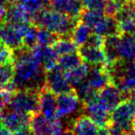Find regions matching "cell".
Here are the masks:
<instances>
[{"mask_svg":"<svg viewBox=\"0 0 135 135\" xmlns=\"http://www.w3.org/2000/svg\"><path fill=\"white\" fill-rule=\"evenodd\" d=\"M14 75L12 82L18 89H41L45 85L46 71L34 57L31 49L22 46L13 51Z\"/></svg>","mask_w":135,"mask_h":135,"instance_id":"1","label":"cell"},{"mask_svg":"<svg viewBox=\"0 0 135 135\" xmlns=\"http://www.w3.org/2000/svg\"><path fill=\"white\" fill-rule=\"evenodd\" d=\"M78 18L56 11L51 7H45L41 12L34 15L31 23L52 31L58 36H71Z\"/></svg>","mask_w":135,"mask_h":135,"instance_id":"2","label":"cell"},{"mask_svg":"<svg viewBox=\"0 0 135 135\" xmlns=\"http://www.w3.org/2000/svg\"><path fill=\"white\" fill-rule=\"evenodd\" d=\"M107 67L110 83L119 89L123 100L127 99L129 91L135 86V62L119 59Z\"/></svg>","mask_w":135,"mask_h":135,"instance_id":"3","label":"cell"},{"mask_svg":"<svg viewBox=\"0 0 135 135\" xmlns=\"http://www.w3.org/2000/svg\"><path fill=\"white\" fill-rule=\"evenodd\" d=\"M7 106L9 109L18 110L31 116L41 113L40 89H18L15 92Z\"/></svg>","mask_w":135,"mask_h":135,"instance_id":"4","label":"cell"},{"mask_svg":"<svg viewBox=\"0 0 135 135\" xmlns=\"http://www.w3.org/2000/svg\"><path fill=\"white\" fill-rule=\"evenodd\" d=\"M109 121L119 125L127 135L135 130V107L132 100H122L109 113Z\"/></svg>","mask_w":135,"mask_h":135,"instance_id":"5","label":"cell"},{"mask_svg":"<svg viewBox=\"0 0 135 135\" xmlns=\"http://www.w3.org/2000/svg\"><path fill=\"white\" fill-rule=\"evenodd\" d=\"M30 22L4 21L0 25V41L15 51L23 46V37Z\"/></svg>","mask_w":135,"mask_h":135,"instance_id":"6","label":"cell"},{"mask_svg":"<svg viewBox=\"0 0 135 135\" xmlns=\"http://www.w3.org/2000/svg\"><path fill=\"white\" fill-rule=\"evenodd\" d=\"M30 127L34 135H62L64 132L60 119L50 120L41 113L31 116Z\"/></svg>","mask_w":135,"mask_h":135,"instance_id":"7","label":"cell"},{"mask_svg":"<svg viewBox=\"0 0 135 135\" xmlns=\"http://www.w3.org/2000/svg\"><path fill=\"white\" fill-rule=\"evenodd\" d=\"M119 26V33H132L135 28V2L127 0L114 16Z\"/></svg>","mask_w":135,"mask_h":135,"instance_id":"8","label":"cell"},{"mask_svg":"<svg viewBox=\"0 0 135 135\" xmlns=\"http://www.w3.org/2000/svg\"><path fill=\"white\" fill-rule=\"evenodd\" d=\"M45 86L54 92L55 95L62 94L73 89L66 78L65 72L62 71L58 65L46 71Z\"/></svg>","mask_w":135,"mask_h":135,"instance_id":"9","label":"cell"},{"mask_svg":"<svg viewBox=\"0 0 135 135\" xmlns=\"http://www.w3.org/2000/svg\"><path fill=\"white\" fill-rule=\"evenodd\" d=\"M83 107L75 89L57 95V117L66 118Z\"/></svg>","mask_w":135,"mask_h":135,"instance_id":"10","label":"cell"},{"mask_svg":"<svg viewBox=\"0 0 135 135\" xmlns=\"http://www.w3.org/2000/svg\"><path fill=\"white\" fill-rule=\"evenodd\" d=\"M31 115L21 111L7 109L2 113V125L10 133L30 127Z\"/></svg>","mask_w":135,"mask_h":135,"instance_id":"11","label":"cell"},{"mask_svg":"<svg viewBox=\"0 0 135 135\" xmlns=\"http://www.w3.org/2000/svg\"><path fill=\"white\" fill-rule=\"evenodd\" d=\"M40 108L41 114L50 120L57 117V95L47 88L45 85L40 89Z\"/></svg>","mask_w":135,"mask_h":135,"instance_id":"12","label":"cell"},{"mask_svg":"<svg viewBox=\"0 0 135 135\" xmlns=\"http://www.w3.org/2000/svg\"><path fill=\"white\" fill-rule=\"evenodd\" d=\"M98 99L108 112H111L123 100L119 89L109 83L98 92Z\"/></svg>","mask_w":135,"mask_h":135,"instance_id":"13","label":"cell"},{"mask_svg":"<svg viewBox=\"0 0 135 135\" xmlns=\"http://www.w3.org/2000/svg\"><path fill=\"white\" fill-rule=\"evenodd\" d=\"M87 83L95 90L99 91L110 83L109 75L106 64H96L89 67L86 78Z\"/></svg>","mask_w":135,"mask_h":135,"instance_id":"14","label":"cell"},{"mask_svg":"<svg viewBox=\"0 0 135 135\" xmlns=\"http://www.w3.org/2000/svg\"><path fill=\"white\" fill-rule=\"evenodd\" d=\"M78 54L80 55L82 61L89 65L96 64H106V57L102 47L95 46L88 43L79 46Z\"/></svg>","mask_w":135,"mask_h":135,"instance_id":"15","label":"cell"},{"mask_svg":"<svg viewBox=\"0 0 135 135\" xmlns=\"http://www.w3.org/2000/svg\"><path fill=\"white\" fill-rule=\"evenodd\" d=\"M48 6L54 10L76 18H79L84 8L82 0H48Z\"/></svg>","mask_w":135,"mask_h":135,"instance_id":"16","label":"cell"},{"mask_svg":"<svg viewBox=\"0 0 135 135\" xmlns=\"http://www.w3.org/2000/svg\"><path fill=\"white\" fill-rule=\"evenodd\" d=\"M31 52L34 57L42 64L45 71H48L57 65L59 56L51 46H41L37 44L31 48Z\"/></svg>","mask_w":135,"mask_h":135,"instance_id":"17","label":"cell"},{"mask_svg":"<svg viewBox=\"0 0 135 135\" xmlns=\"http://www.w3.org/2000/svg\"><path fill=\"white\" fill-rule=\"evenodd\" d=\"M82 109L85 111V115L91 118L98 127L108 125L109 121V112L99 103L98 99L89 104L83 105Z\"/></svg>","mask_w":135,"mask_h":135,"instance_id":"18","label":"cell"},{"mask_svg":"<svg viewBox=\"0 0 135 135\" xmlns=\"http://www.w3.org/2000/svg\"><path fill=\"white\" fill-rule=\"evenodd\" d=\"M71 129L75 135H97L98 126L85 114H81L71 123Z\"/></svg>","mask_w":135,"mask_h":135,"instance_id":"19","label":"cell"},{"mask_svg":"<svg viewBox=\"0 0 135 135\" xmlns=\"http://www.w3.org/2000/svg\"><path fill=\"white\" fill-rule=\"evenodd\" d=\"M119 58L121 60L135 62V37L131 33H122L119 36Z\"/></svg>","mask_w":135,"mask_h":135,"instance_id":"20","label":"cell"},{"mask_svg":"<svg viewBox=\"0 0 135 135\" xmlns=\"http://www.w3.org/2000/svg\"><path fill=\"white\" fill-rule=\"evenodd\" d=\"M119 36H120V34L104 37L102 49H103L104 54H105L106 57L107 65H110V64H114L116 61L119 59V52H118Z\"/></svg>","mask_w":135,"mask_h":135,"instance_id":"21","label":"cell"},{"mask_svg":"<svg viewBox=\"0 0 135 135\" xmlns=\"http://www.w3.org/2000/svg\"><path fill=\"white\" fill-rule=\"evenodd\" d=\"M92 30L94 33L102 36V37L120 34L115 18L111 16H107V15H105L98 22V24L92 28Z\"/></svg>","mask_w":135,"mask_h":135,"instance_id":"22","label":"cell"},{"mask_svg":"<svg viewBox=\"0 0 135 135\" xmlns=\"http://www.w3.org/2000/svg\"><path fill=\"white\" fill-rule=\"evenodd\" d=\"M4 21L8 22H30L31 16L27 12L21 4H8L6 7V16Z\"/></svg>","mask_w":135,"mask_h":135,"instance_id":"23","label":"cell"},{"mask_svg":"<svg viewBox=\"0 0 135 135\" xmlns=\"http://www.w3.org/2000/svg\"><path fill=\"white\" fill-rule=\"evenodd\" d=\"M88 71L89 66L87 65V64L83 62L81 64H79L75 68L70 70V71L65 72L66 78H67L68 82L70 83L71 86L73 87V89H75L77 85L86 80Z\"/></svg>","mask_w":135,"mask_h":135,"instance_id":"24","label":"cell"},{"mask_svg":"<svg viewBox=\"0 0 135 135\" xmlns=\"http://www.w3.org/2000/svg\"><path fill=\"white\" fill-rule=\"evenodd\" d=\"M51 47L58 56L75 52L77 51V45L74 42L70 36H60Z\"/></svg>","mask_w":135,"mask_h":135,"instance_id":"25","label":"cell"},{"mask_svg":"<svg viewBox=\"0 0 135 135\" xmlns=\"http://www.w3.org/2000/svg\"><path fill=\"white\" fill-rule=\"evenodd\" d=\"M91 28L87 25H85L84 22L79 21L74 28L73 31L71 33L70 37L74 41V42L77 45V46H82V45L85 44L88 41L89 37L91 36Z\"/></svg>","mask_w":135,"mask_h":135,"instance_id":"26","label":"cell"},{"mask_svg":"<svg viewBox=\"0 0 135 135\" xmlns=\"http://www.w3.org/2000/svg\"><path fill=\"white\" fill-rule=\"evenodd\" d=\"M83 62L80 55L78 52H72V54L61 55L58 58V62H57V65L64 72L70 71V70L74 69L79 64Z\"/></svg>","mask_w":135,"mask_h":135,"instance_id":"27","label":"cell"},{"mask_svg":"<svg viewBox=\"0 0 135 135\" xmlns=\"http://www.w3.org/2000/svg\"><path fill=\"white\" fill-rule=\"evenodd\" d=\"M104 16H105V14H104L103 10L83 8L80 16H79V18L82 22H84L85 25H87L92 30Z\"/></svg>","mask_w":135,"mask_h":135,"instance_id":"28","label":"cell"},{"mask_svg":"<svg viewBox=\"0 0 135 135\" xmlns=\"http://www.w3.org/2000/svg\"><path fill=\"white\" fill-rule=\"evenodd\" d=\"M24 8L27 10V12L31 16V20L34 15L41 12L42 9L47 7L48 6V0H23L22 3Z\"/></svg>","mask_w":135,"mask_h":135,"instance_id":"29","label":"cell"},{"mask_svg":"<svg viewBox=\"0 0 135 135\" xmlns=\"http://www.w3.org/2000/svg\"><path fill=\"white\" fill-rule=\"evenodd\" d=\"M40 28L34 24L30 23L28 30H26L23 37V46L26 48L31 49L38 44V34Z\"/></svg>","mask_w":135,"mask_h":135,"instance_id":"30","label":"cell"},{"mask_svg":"<svg viewBox=\"0 0 135 135\" xmlns=\"http://www.w3.org/2000/svg\"><path fill=\"white\" fill-rule=\"evenodd\" d=\"M14 64L13 62L0 64V91L5 88L13 79Z\"/></svg>","mask_w":135,"mask_h":135,"instance_id":"31","label":"cell"},{"mask_svg":"<svg viewBox=\"0 0 135 135\" xmlns=\"http://www.w3.org/2000/svg\"><path fill=\"white\" fill-rule=\"evenodd\" d=\"M60 36L46 28H40L38 34V44L41 46H52Z\"/></svg>","mask_w":135,"mask_h":135,"instance_id":"32","label":"cell"},{"mask_svg":"<svg viewBox=\"0 0 135 135\" xmlns=\"http://www.w3.org/2000/svg\"><path fill=\"white\" fill-rule=\"evenodd\" d=\"M13 62V50L0 41V64Z\"/></svg>","mask_w":135,"mask_h":135,"instance_id":"33","label":"cell"},{"mask_svg":"<svg viewBox=\"0 0 135 135\" xmlns=\"http://www.w3.org/2000/svg\"><path fill=\"white\" fill-rule=\"evenodd\" d=\"M122 3L123 2H119L116 1V0H108L103 9L104 14L107 15V16L114 17L116 13L119 11V9L120 8Z\"/></svg>","mask_w":135,"mask_h":135,"instance_id":"34","label":"cell"},{"mask_svg":"<svg viewBox=\"0 0 135 135\" xmlns=\"http://www.w3.org/2000/svg\"><path fill=\"white\" fill-rule=\"evenodd\" d=\"M108 0H82L84 8L103 10Z\"/></svg>","mask_w":135,"mask_h":135,"instance_id":"35","label":"cell"},{"mask_svg":"<svg viewBox=\"0 0 135 135\" xmlns=\"http://www.w3.org/2000/svg\"><path fill=\"white\" fill-rule=\"evenodd\" d=\"M12 135H34V133L31 131V129H30V127H28V128L22 129V130L18 131V132H13Z\"/></svg>","mask_w":135,"mask_h":135,"instance_id":"36","label":"cell"},{"mask_svg":"<svg viewBox=\"0 0 135 135\" xmlns=\"http://www.w3.org/2000/svg\"><path fill=\"white\" fill-rule=\"evenodd\" d=\"M97 135H110V132H109V131H108V126L99 127L98 131V134Z\"/></svg>","mask_w":135,"mask_h":135,"instance_id":"37","label":"cell"},{"mask_svg":"<svg viewBox=\"0 0 135 135\" xmlns=\"http://www.w3.org/2000/svg\"><path fill=\"white\" fill-rule=\"evenodd\" d=\"M127 99L132 100V101H135V86L133 88H132L128 93V97H127Z\"/></svg>","mask_w":135,"mask_h":135,"instance_id":"38","label":"cell"},{"mask_svg":"<svg viewBox=\"0 0 135 135\" xmlns=\"http://www.w3.org/2000/svg\"><path fill=\"white\" fill-rule=\"evenodd\" d=\"M6 16V7H0V25L4 22Z\"/></svg>","mask_w":135,"mask_h":135,"instance_id":"39","label":"cell"},{"mask_svg":"<svg viewBox=\"0 0 135 135\" xmlns=\"http://www.w3.org/2000/svg\"><path fill=\"white\" fill-rule=\"evenodd\" d=\"M62 135H75V133L73 132V130H72L71 128H66L65 130L62 132Z\"/></svg>","mask_w":135,"mask_h":135,"instance_id":"40","label":"cell"},{"mask_svg":"<svg viewBox=\"0 0 135 135\" xmlns=\"http://www.w3.org/2000/svg\"><path fill=\"white\" fill-rule=\"evenodd\" d=\"M0 135H11V134L6 128L1 127V128H0Z\"/></svg>","mask_w":135,"mask_h":135,"instance_id":"41","label":"cell"},{"mask_svg":"<svg viewBox=\"0 0 135 135\" xmlns=\"http://www.w3.org/2000/svg\"><path fill=\"white\" fill-rule=\"evenodd\" d=\"M9 4V0H0V7H7Z\"/></svg>","mask_w":135,"mask_h":135,"instance_id":"42","label":"cell"},{"mask_svg":"<svg viewBox=\"0 0 135 135\" xmlns=\"http://www.w3.org/2000/svg\"><path fill=\"white\" fill-rule=\"evenodd\" d=\"M5 106H6L5 102L3 101V99H2L1 97H0V113L4 111V109H5Z\"/></svg>","mask_w":135,"mask_h":135,"instance_id":"43","label":"cell"},{"mask_svg":"<svg viewBox=\"0 0 135 135\" xmlns=\"http://www.w3.org/2000/svg\"><path fill=\"white\" fill-rule=\"evenodd\" d=\"M23 2V0H9L10 4H20Z\"/></svg>","mask_w":135,"mask_h":135,"instance_id":"44","label":"cell"},{"mask_svg":"<svg viewBox=\"0 0 135 135\" xmlns=\"http://www.w3.org/2000/svg\"><path fill=\"white\" fill-rule=\"evenodd\" d=\"M1 127H3V125H2V112L0 113V128Z\"/></svg>","mask_w":135,"mask_h":135,"instance_id":"45","label":"cell"},{"mask_svg":"<svg viewBox=\"0 0 135 135\" xmlns=\"http://www.w3.org/2000/svg\"><path fill=\"white\" fill-rule=\"evenodd\" d=\"M116 1H119V2H125V1H127V0H116Z\"/></svg>","mask_w":135,"mask_h":135,"instance_id":"46","label":"cell"},{"mask_svg":"<svg viewBox=\"0 0 135 135\" xmlns=\"http://www.w3.org/2000/svg\"><path fill=\"white\" fill-rule=\"evenodd\" d=\"M132 35H133L134 37H135V28H134V30H133V31H132Z\"/></svg>","mask_w":135,"mask_h":135,"instance_id":"47","label":"cell"},{"mask_svg":"<svg viewBox=\"0 0 135 135\" xmlns=\"http://www.w3.org/2000/svg\"><path fill=\"white\" fill-rule=\"evenodd\" d=\"M132 135H135V130H134V132H132Z\"/></svg>","mask_w":135,"mask_h":135,"instance_id":"48","label":"cell"},{"mask_svg":"<svg viewBox=\"0 0 135 135\" xmlns=\"http://www.w3.org/2000/svg\"><path fill=\"white\" fill-rule=\"evenodd\" d=\"M134 102V107H135V101H133Z\"/></svg>","mask_w":135,"mask_h":135,"instance_id":"49","label":"cell"},{"mask_svg":"<svg viewBox=\"0 0 135 135\" xmlns=\"http://www.w3.org/2000/svg\"><path fill=\"white\" fill-rule=\"evenodd\" d=\"M132 1H134V2H135V0H132Z\"/></svg>","mask_w":135,"mask_h":135,"instance_id":"50","label":"cell"}]
</instances>
